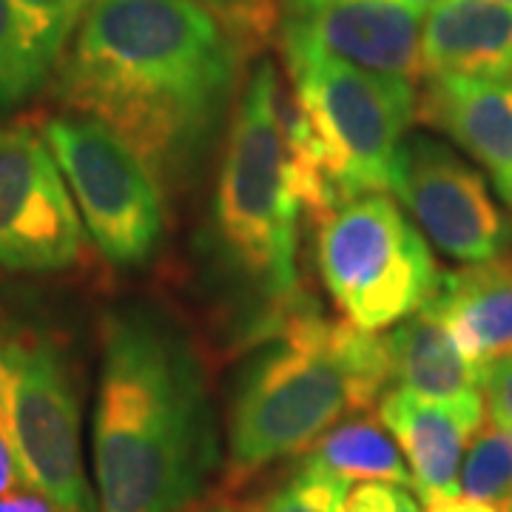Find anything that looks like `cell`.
Returning <instances> with one entry per match:
<instances>
[{
  "label": "cell",
  "instance_id": "obj_8",
  "mask_svg": "<svg viewBox=\"0 0 512 512\" xmlns=\"http://www.w3.org/2000/svg\"><path fill=\"white\" fill-rule=\"evenodd\" d=\"M97 251L120 268L148 262L163 242V188L100 120L60 111L37 120Z\"/></svg>",
  "mask_w": 512,
  "mask_h": 512
},
{
  "label": "cell",
  "instance_id": "obj_2",
  "mask_svg": "<svg viewBox=\"0 0 512 512\" xmlns=\"http://www.w3.org/2000/svg\"><path fill=\"white\" fill-rule=\"evenodd\" d=\"M92 464L97 512H183L220 467L200 353L151 305L103 322Z\"/></svg>",
  "mask_w": 512,
  "mask_h": 512
},
{
  "label": "cell",
  "instance_id": "obj_12",
  "mask_svg": "<svg viewBox=\"0 0 512 512\" xmlns=\"http://www.w3.org/2000/svg\"><path fill=\"white\" fill-rule=\"evenodd\" d=\"M416 117L464 148L512 211V74L427 77Z\"/></svg>",
  "mask_w": 512,
  "mask_h": 512
},
{
  "label": "cell",
  "instance_id": "obj_10",
  "mask_svg": "<svg viewBox=\"0 0 512 512\" xmlns=\"http://www.w3.org/2000/svg\"><path fill=\"white\" fill-rule=\"evenodd\" d=\"M390 191L399 194L424 237L464 265L510 248L512 225L495 205L484 177L453 148L430 137L402 140Z\"/></svg>",
  "mask_w": 512,
  "mask_h": 512
},
{
  "label": "cell",
  "instance_id": "obj_27",
  "mask_svg": "<svg viewBox=\"0 0 512 512\" xmlns=\"http://www.w3.org/2000/svg\"><path fill=\"white\" fill-rule=\"evenodd\" d=\"M0 512H60L49 501V498H43L40 493H6L0 495Z\"/></svg>",
  "mask_w": 512,
  "mask_h": 512
},
{
  "label": "cell",
  "instance_id": "obj_31",
  "mask_svg": "<svg viewBox=\"0 0 512 512\" xmlns=\"http://www.w3.org/2000/svg\"><path fill=\"white\" fill-rule=\"evenodd\" d=\"M504 3H512V0H504Z\"/></svg>",
  "mask_w": 512,
  "mask_h": 512
},
{
  "label": "cell",
  "instance_id": "obj_30",
  "mask_svg": "<svg viewBox=\"0 0 512 512\" xmlns=\"http://www.w3.org/2000/svg\"><path fill=\"white\" fill-rule=\"evenodd\" d=\"M504 512H512V498L507 501V504H504Z\"/></svg>",
  "mask_w": 512,
  "mask_h": 512
},
{
  "label": "cell",
  "instance_id": "obj_28",
  "mask_svg": "<svg viewBox=\"0 0 512 512\" xmlns=\"http://www.w3.org/2000/svg\"><path fill=\"white\" fill-rule=\"evenodd\" d=\"M20 476L18 467H15V458L9 453L6 441L0 439V495L12 493V487H18Z\"/></svg>",
  "mask_w": 512,
  "mask_h": 512
},
{
  "label": "cell",
  "instance_id": "obj_25",
  "mask_svg": "<svg viewBox=\"0 0 512 512\" xmlns=\"http://www.w3.org/2000/svg\"><path fill=\"white\" fill-rule=\"evenodd\" d=\"M424 512H498L495 504L476 501L467 495H436V498H424Z\"/></svg>",
  "mask_w": 512,
  "mask_h": 512
},
{
  "label": "cell",
  "instance_id": "obj_29",
  "mask_svg": "<svg viewBox=\"0 0 512 512\" xmlns=\"http://www.w3.org/2000/svg\"><path fill=\"white\" fill-rule=\"evenodd\" d=\"M393 3H399V6H407V9H413V12L424 15V12L436 9V6H439V3H444V0H393Z\"/></svg>",
  "mask_w": 512,
  "mask_h": 512
},
{
  "label": "cell",
  "instance_id": "obj_3",
  "mask_svg": "<svg viewBox=\"0 0 512 512\" xmlns=\"http://www.w3.org/2000/svg\"><path fill=\"white\" fill-rule=\"evenodd\" d=\"M228 410V490L311 450L333 424L365 413L387 384L384 336L328 319L299 293L276 305Z\"/></svg>",
  "mask_w": 512,
  "mask_h": 512
},
{
  "label": "cell",
  "instance_id": "obj_13",
  "mask_svg": "<svg viewBox=\"0 0 512 512\" xmlns=\"http://www.w3.org/2000/svg\"><path fill=\"white\" fill-rule=\"evenodd\" d=\"M484 410V396L470 402H430L402 387H387L379 396V421L407 456L421 501L458 495V470L484 424Z\"/></svg>",
  "mask_w": 512,
  "mask_h": 512
},
{
  "label": "cell",
  "instance_id": "obj_17",
  "mask_svg": "<svg viewBox=\"0 0 512 512\" xmlns=\"http://www.w3.org/2000/svg\"><path fill=\"white\" fill-rule=\"evenodd\" d=\"M313 464L325 467L345 481H387L413 487L410 467L402 458L396 439L382 421L370 413H356L333 424L322 439L305 453Z\"/></svg>",
  "mask_w": 512,
  "mask_h": 512
},
{
  "label": "cell",
  "instance_id": "obj_26",
  "mask_svg": "<svg viewBox=\"0 0 512 512\" xmlns=\"http://www.w3.org/2000/svg\"><path fill=\"white\" fill-rule=\"evenodd\" d=\"M183 512H262V501H248V498H239V495L222 493L217 498H205L191 504Z\"/></svg>",
  "mask_w": 512,
  "mask_h": 512
},
{
  "label": "cell",
  "instance_id": "obj_5",
  "mask_svg": "<svg viewBox=\"0 0 512 512\" xmlns=\"http://www.w3.org/2000/svg\"><path fill=\"white\" fill-rule=\"evenodd\" d=\"M293 100L328 160L339 200L384 194L407 126L419 114L416 83L302 46H279Z\"/></svg>",
  "mask_w": 512,
  "mask_h": 512
},
{
  "label": "cell",
  "instance_id": "obj_20",
  "mask_svg": "<svg viewBox=\"0 0 512 512\" xmlns=\"http://www.w3.org/2000/svg\"><path fill=\"white\" fill-rule=\"evenodd\" d=\"M350 481L302 458L274 493L262 501V512H342Z\"/></svg>",
  "mask_w": 512,
  "mask_h": 512
},
{
  "label": "cell",
  "instance_id": "obj_15",
  "mask_svg": "<svg viewBox=\"0 0 512 512\" xmlns=\"http://www.w3.org/2000/svg\"><path fill=\"white\" fill-rule=\"evenodd\" d=\"M481 370L512 350V256L498 254L441 276L424 305Z\"/></svg>",
  "mask_w": 512,
  "mask_h": 512
},
{
  "label": "cell",
  "instance_id": "obj_18",
  "mask_svg": "<svg viewBox=\"0 0 512 512\" xmlns=\"http://www.w3.org/2000/svg\"><path fill=\"white\" fill-rule=\"evenodd\" d=\"M37 69L52 80L57 60L72 43L92 0H6Z\"/></svg>",
  "mask_w": 512,
  "mask_h": 512
},
{
  "label": "cell",
  "instance_id": "obj_23",
  "mask_svg": "<svg viewBox=\"0 0 512 512\" xmlns=\"http://www.w3.org/2000/svg\"><path fill=\"white\" fill-rule=\"evenodd\" d=\"M481 390H484V407L490 421L512 430V350L507 356L495 359L493 365L484 367Z\"/></svg>",
  "mask_w": 512,
  "mask_h": 512
},
{
  "label": "cell",
  "instance_id": "obj_22",
  "mask_svg": "<svg viewBox=\"0 0 512 512\" xmlns=\"http://www.w3.org/2000/svg\"><path fill=\"white\" fill-rule=\"evenodd\" d=\"M342 512H424L402 484L387 481H362L345 498Z\"/></svg>",
  "mask_w": 512,
  "mask_h": 512
},
{
  "label": "cell",
  "instance_id": "obj_24",
  "mask_svg": "<svg viewBox=\"0 0 512 512\" xmlns=\"http://www.w3.org/2000/svg\"><path fill=\"white\" fill-rule=\"evenodd\" d=\"M205 3H211L214 9H220L231 18L242 20L245 26H251L262 37L271 35V26H274L271 0H205Z\"/></svg>",
  "mask_w": 512,
  "mask_h": 512
},
{
  "label": "cell",
  "instance_id": "obj_11",
  "mask_svg": "<svg viewBox=\"0 0 512 512\" xmlns=\"http://www.w3.org/2000/svg\"><path fill=\"white\" fill-rule=\"evenodd\" d=\"M424 15L393 0H285L279 46H302L421 83Z\"/></svg>",
  "mask_w": 512,
  "mask_h": 512
},
{
  "label": "cell",
  "instance_id": "obj_7",
  "mask_svg": "<svg viewBox=\"0 0 512 512\" xmlns=\"http://www.w3.org/2000/svg\"><path fill=\"white\" fill-rule=\"evenodd\" d=\"M319 274L356 328H393L421 311L441 285L421 231L390 194H362L319 220Z\"/></svg>",
  "mask_w": 512,
  "mask_h": 512
},
{
  "label": "cell",
  "instance_id": "obj_19",
  "mask_svg": "<svg viewBox=\"0 0 512 512\" xmlns=\"http://www.w3.org/2000/svg\"><path fill=\"white\" fill-rule=\"evenodd\" d=\"M458 493L487 504H507L512 498V430L481 424L458 470Z\"/></svg>",
  "mask_w": 512,
  "mask_h": 512
},
{
  "label": "cell",
  "instance_id": "obj_4",
  "mask_svg": "<svg viewBox=\"0 0 512 512\" xmlns=\"http://www.w3.org/2000/svg\"><path fill=\"white\" fill-rule=\"evenodd\" d=\"M285 114L279 72L262 60L239 92L214 191V228L225 259L276 305L296 293L299 220L308 214Z\"/></svg>",
  "mask_w": 512,
  "mask_h": 512
},
{
  "label": "cell",
  "instance_id": "obj_14",
  "mask_svg": "<svg viewBox=\"0 0 512 512\" xmlns=\"http://www.w3.org/2000/svg\"><path fill=\"white\" fill-rule=\"evenodd\" d=\"M512 74V3L444 0L421 20V80Z\"/></svg>",
  "mask_w": 512,
  "mask_h": 512
},
{
  "label": "cell",
  "instance_id": "obj_6",
  "mask_svg": "<svg viewBox=\"0 0 512 512\" xmlns=\"http://www.w3.org/2000/svg\"><path fill=\"white\" fill-rule=\"evenodd\" d=\"M0 439L20 484L60 512H97L80 439V399L55 339L0 316Z\"/></svg>",
  "mask_w": 512,
  "mask_h": 512
},
{
  "label": "cell",
  "instance_id": "obj_16",
  "mask_svg": "<svg viewBox=\"0 0 512 512\" xmlns=\"http://www.w3.org/2000/svg\"><path fill=\"white\" fill-rule=\"evenodd\" d=\"M390 382L430 402L481 399L484 370L430 311H416L384 336Z\"/></svg>",
  "mask_w": 512,
  "mask_h": 512
},
{
  "label": "cell",
  "instance_id": "obj_9",
  "mask_svg": "<svg viewBox=\"0 0 512 512\" xmlns=\"http://www.w3.org/2000/svg\"><path fill=\"white\" fill-rule=\"evenodd\" d=\"M83 239V220L40 126H0V271H66L80 259Z\"/></svg>",
  "mask_w": 512,
  "mask_h": 512
},
{
  "label": "cell",
  "instance_id": "obj_1",
  "mask_svg": "<svg viewBox=\"0 0 512 512\" xmlns=\"http://www.w3.org/2000/svg\"><path fill=\"white\" fill-rule=\"evenodd\" d=\"M265 37L205 0H92L52 72L63 111L109 126L157 183H185L217 140Z\"/></svg>",
  "mask_w": 512,
  "mask_h": 512
},
{
  "label": "cell",
  "instance_id": "obj_21",
  "mask_svg": "<svg viewBox=\"0 0 512 512\" xmlns=\"http://www.w3.org/2000/svg\"><path fill=\"white\" fill-rule=\"evenodd\" d=\"M46 80L49 77L37 69L9 3L0 0V114L29 100Z\"/></svg>",
  "mask_w": 512,
  "mask_h": 512
}]
</instances>
